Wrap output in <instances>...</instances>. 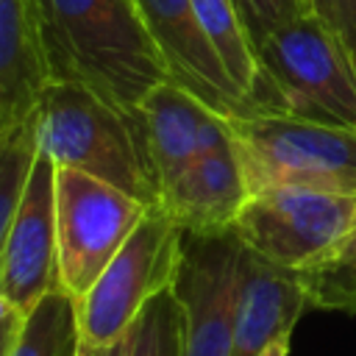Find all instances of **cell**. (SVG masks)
Returning a JSON list of instances; mask_svg holds the SVG:
<instances>
[{
	"instance_id": "6da1fadb",
	"label": "cell",
	"mask_w": 356,
	"mask_h": 356,
	"mask_svg": "<svg viewBox=\"0 0 356 356\" xmlns=\"http://www.w3.org/2000/svg\"><path fill=\"white\" fill-rule=\"evenodd\" d=\"M50 81L83 83L122 108H139L170 81L134 0H31Z\"/></svg>"
},
{
	"instance_id": "7a4b0ae2",
	"label": "cell",
	"mask_w": 356,
	"mask_h": 356,
	"mask_svg": "<svg viewBox=\"0 0 356 356\" xmlns=\"http://www.w3.org/2000/svg\"><path fill=\"white\" fill-rule=\"evenodd\" d=\"M36 139L56 167L95 175L145 206L159 203V172L139 108H122L83 83L50 81L36 106Z\"/></svg>"
},
{
	"instance_id": "3957f363",
	"label": "cell",
	"mask_w": 356,
	"mask_h": 356,
	"mask_svg": "<svg viewBox=\"0 0 356 356\" xmlns=\"http://www.w3.org/2000/svg\"><path fill=\"white\" fill-rule=\"evenodd\" d=\"M256 58L259 83L250 111H284L356 128V67L317 17L300 14L273 31L256 47Z\"/></svg>"
},
{
	"instance_id": "277c9868",
	"label": "cell",
	"mask_w": 356,
	"mask_h": 356,
	"mask_svg": "<svg viewBox=\"0 0 356 356\" xmlns=\"http://www.w3.org/2000/svg\"><path fill=\"white\" fill-rule=\"evenodd\" d=\"M225 120L250 192L309 186L356 195V128L284 111L231 114Z\"/></svg>"
},
{
	"instance_id": "5b68a950",
	"label": "cell",
	"mask_w": 356,
	"mask_h": 356,
	"mask_svg": "<svg viewBox=\"0 0 356 356\" xmlns=\"http://www.w3.org/2000/svg\"><path fill=\"white\" fill-rule=\"evenodd\" d=\"M184 231L156 203L106 264L89 292L75 300L81 342L108 345L120 339L139 312L175 281Z\"/></svg>"
},
{
	"instance_id": "8992f818",
	"label": "cell",
	"mask_w": 356,
	"mask_h": 356,
	"mask_svg": "<svg viewBox=\"0 0 356 356\" xmlns=\"http://www.w3.org/2000/svg\"><path fill=\"white\" fill-rule=\"evenodd\" d=\"M356 225V195L309 186H273L250 192L231 231L261 259L306 270Z\"/></svg>"
},
{
	"instance_id": "52a82bcc",
	"label": "cell",
	"mask_w": 356,
	"mask_h": 356,
	"mask_svg": "<svg viewBox=\"0 0 356 356\" xmlns=\"http://www.w3.org/2000/svg\"><path fill=\"white\" fill-rule=\"evenodd\" d=\"M147 209L150 206L95 175L56 167L61 289L81 300L142 222Z\"/></svg>"
},
{
	"instance_id": "ba28073f",
	"label": "cell",
	"mask_w": 356,
	"mask_h": 356,
	"mask_svg": "<svg viewBox=\"0 0 356 356\" xmlns=\"http://www.w3.org/2000/svg\"><path fill=\"white\" fill-rule=\"evenodd\" d=\"M242 242L234 231L186 234L172 295L181 312L178 356H231Z\"/></svg>"
},
{
	"instance_id": "9c48e42d",
	"label": "cell",
	"mask_w": 356,
	"mask_h": 356,
	"mask_svg": "<svg viewBox=\"0 0 356 356\" xmlns=\"http://www.w3.org/2000/svg\"><path fill=\"white\" fill-rule=\"evenodd\" d=\"M58 286L56 164L44 153H36L0 261V295L17 314L28 317L33 306Z\"/></svg>"
},
{
	"instance_id": "30bf717a",
	"label": "cell",
	"mask_w": 356,
	"mask_h": 356,
	"mask_svg": "<svg viewBox=\"0 0 356 356\" xmlns=\"http://www.w3.org/2000/svg\"><path fill=\"white\" fill-rule=\"evenodd\" d=\"M134 6L164 58L170 81L200 97L222 117L248 114V100L209 44L192 0H134Z\"/></svg>"
},
{
	"instance_id": "8fae6325",
	"label": "cell",
	"mask_w": 356,
	"mask_h": 356,
	"mask_svg": "<svg viewBox=\"0 0 356 356\" xmlns=\"http://www.w3.org/2000/svg\"><path fill=\"white\" fill-rule=\"evenodd\" d=\"M139 111L145 117L150 156L161 186L184 172L195 159L231 139L228 120L175 81H164L150 89Z\"/></svg>"
},
{
	"instance_id": "7c38bea8",
	"label": "cell",
	"mask_w": 356,
	"mask_h": 356,
	"mask_svg": "<svg viewBox=\"0 0 356 356\" xmlns=\"http://www.w3.org/2000/svg\"><path fill=\"white\" fill-rule=\"evenodd\" d=\"M250 189L234 142L203 153L159 192V206L186 234L231 231Z\"/></svg>"
},
{
	"instance_id": "4fadbf2b",
	"label": "cell",
	"mask_w": 356,
	"mask_h": 356,
	"mask_svg": "<svg viewBox=\"0 0 356 356\" xmlns=\"http://www.w3.org/2000/svg\"><path fill=\"white\" fill-rule=\"evenodd\" d=\"M306 309L309 300L298 273L242 245L231 356H259L273 339L292 334Z\"/></svg>"
},
{
	"instance_id": "5bb4252c",
	"label": "cell",
	"mask_w": 356,
	"mask_h": 356,
	"mask_svg": "<svg viewBox=\"0 0 356 356\" xmlns=\"http://www.w3.org/2000/svg\"><path fill=\"white\" fill-rule=\"evenodd\" d=\"M50 83L31 0H0V134L36 114Z\"/></svg>"
},
{
	"instance_id": "9a60e30c",
	"label": "cell",
	"mask_w": 356,
	"mask_h": 356,
	"mask_svg": "<svg viewBox=\"0 0 356 356\" xmlns=\"http://www.w3.org/2000/svg\"><path fill=\"white\" fill-rule=\"evenodd\" d=\"M192 8L225 72L245 95L250 111V97L259 83V58L234 0H192Z\"/></svg>"
},
{
	"instance_id": "2e32d148",
	"label": "cell",
	"mask_w": 356,
	"mask_h": 356,
	"mask_svg": "<svg viewBox=\"0 0 356 356\" xmlns=\"http://www.w3.org/2000/svg\"><path fill=\"white\" fill-rule=\"evenodd\" d=\"M78 339L75 298L58 286L47 292L22 320V331L11 356H75Z\"/></svg>"
},
{
	"instance_id": "e0dca14e",
	"label": "cell",
	"mask_w": 356,
	"mask_h": 356,
	"mask_svg": "<svg viewBox=\"0 0 356 356\" xmlns=\"http://www.w3.org/2000/svg\"><path fill=\"white\" fill-rule=\"evenodd\" d=\"M309 309L356 314V225L323 259L298 270Z\"/></svg>"
},
{
	"instance_id": "ac0fdd59",
	"label": "cell",
	"mask_w": 356,
	"mask_h": 356,
	"mask_svg": "<svg viewBox=\"0 0 356 356\" xmlns=\"http://www.w3.org/2000/svg\"><path fill=\"white\" fill-rule=\"evenodd\" d=\"M39 153L36 139V114L17 122L14 128L0 134V261L6 253V242L22 203L31 167Z\"/></svg>"
},
{
	"instance_id": "d6986e66",
	"label": "cell",
	"mask_w": 356,
	"mask_h": 356,
	"mask_svg": "<svg viewBox=\"0 0 356 356\" xmlns=\"http://www.w3.org/2000/svg\"><path fill=\"white\" fill-rule=\"evenodd\" d=\"M181 353V312L172 286L156 295L134 320L131 356H178Z\"/></svg>"
},
{
	"instance_id": "ffe728a7",
	"label": "cell",
	"mask_w": 356,
	"mask_h": 356,
	"mask_svg": "<svg viewBox=\"0 0 356 356\" xmlns=\"http://www.w3.org/2000/svg\"><path fill=\"white\" fill-rule=\"evenodd\" d=\"M253 47H259L273 31L306 14L300 0H234Z\"/></svg>"
},
{
	"instance_id": "44dd1931",
	"label": "cell",
	"mask_w": 356,
	"mask_h": 356,
	"mask_svg": "<svg viewBox=\"0 0 356 356\" xmlns=\"http://www.w3.org/2000/svg\"><path fill=\"white\" fill-rule=\"evenodd\" d=\"M303 11L317 17L348 50L356 67V0H300Z\"/></svg>"
},
{
	"instance_id": "7402d4cb",
	"label": "cell",
	"mask_w": 356,
	"mask_h": 356,
	"mask_svg": "<svg viewBox=\"0 0 356 356\" xmlns=\"http://www.w3.org/2000/svg\"><path fill=\"white\" fill-rule=\"evenodd\" d=\"M22 314H17L6 300H0V356H11L22 331Z\"/></svg>"
},
{
	"instance_id": "603a6c76",
	"label": "cell",
	"mask_w": 356,
	"mask_h": 356,
	"mask_svg": "<svg viewBox=\"0 0 356 356\" xmlns=\"http://www.w3.org/2000/svg\"><path fill=\"white\" fill-rule=\"evenodd\" d=\"M131 348H134V325L120 339H114L108 345H95V342H81L78 339L75 356H131Z\"/></svg>"
},
{
	"instance_id": "cb8c5ba5",
	"label": "cell",
	"mask_w": 356,
	"mask_h": 356,
	"mask_svg": "<svg viewBox=\"0 0 356 356\" xmlns=\"http://www.w3.org/2000/svg\"><path fill=\"white\" fill-rule=\"evenodd\" d=\"M289 348H292V334H284V337L273 339L259 356H289Z\"/></svg>"
},
{
	"instance_id": "d4e9b609",
	"label": "cell",
	"mask_w": 356,
	"mask_h": 356,
	"mask_svg": "<svg viewBox=\"0 0 356 356\" xmlns=\"http://www.w3.org/2000/svg\"><path fill=\"white\" fill-rule=\"evenodd\" d=\"M0 300H3V295H0Z\"/></svg>"
}]
</instances>
